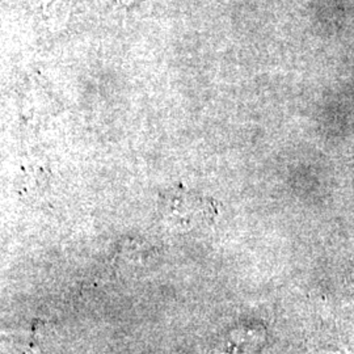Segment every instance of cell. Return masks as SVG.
I'll use <instances>...</instances> for the list:
<instances>
[{
    "mask_svg": "<svg viewBox=\"0 0 354 354\" xmlns=\"http://www.w3.org/2000/svg\"><path fill=\"white\" fill-rule=\"evenodd\" d=\"M167 203V218L181 227H193L209 222L216 214L212 200H205L201 196L188 190H176L169 194Z\"/></svg>",
    "mask_w": 354,
    "mask_h": 354,
    "instance_id": "cell-1",
    "label": "cell"
}]
</instances>
